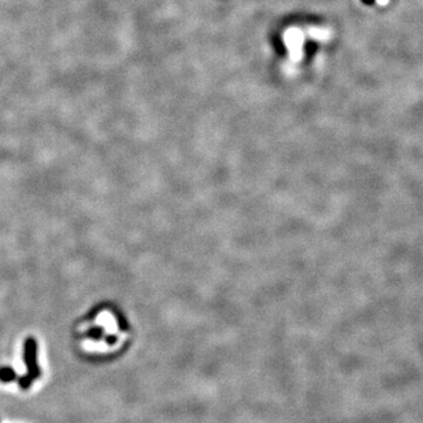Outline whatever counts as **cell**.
<instances>
[{
    "instance_id": "3957f363",
    "label": "cell",
    "mask_w": 423,
    "mask_h": 423,
    "mask_svg": "<svg viewBox=\"0 0 423 423\" xmlns=\"http://www.w3.org/2000/svg\"><path fill=\"white\" fill-rule=\"evenodd\" d=\"M15 380H17V373L14 369L11 367L0 368V381L4 383H9V382H13Z\"/></svg>"
},
{
    "instance_id": "5b68a950",
    "label": "cell",
    "mask_w": 423,
    "mask_h": 423,
    "mask_svg": "<svg viewBox=\"0 0 423 423\" xmlns=\"http://www.w3.org/2000/svg\"><path fill=\"white\" fill-rule=\"evenodd\" d=\"M88 336L89 338H92V339H100L101 338V335H102V329L101 328H92V329H89L88 330Z\"/></svg>"
},
{
    "instance_id": "277c9868",
    "label": "cell",
    "mask_w": 423,
    "mask_h": 423,
    "mask_svg": "<svg viewBox=\"0 0 423 423\" xmlns=\"http://www.w3.org/2000/svg\"><path fill=\"white\" fill-rule=\"evenodd\" d=\"M32 382H33V379H32V377L28 375V374H27V375L20 376L19 380H18L19 387L22 389H24V390L30 389V387L32 385Z\"/></svg>"
},
{
    "instance_id": "6da1fadb",
    "label": "cell",
    "mask_w": 423,
    "mask_h": 423,
    "mask_svg": "<svg viewBox=\"0 0 423 423\" xmlns=\"http://www.w3.org/2000/svg\"><path fill=\"white\" fill-rule=\"evenodd\" d=\"M36 342L33 338H27L24 346V361H25L28 375L32 379H39L40 377V368L36 362Z\"/></svg>"
},
{
    "instance_id": "7a4b0ae2",
    "label": "cell",
    "mask_w": 423,
    "mask_h": 423,
    "mask_svg": "<svg viewBox=\"0 0 423 423\" xmlns=\"http://www.w3.org/2000/svg\"><path fill=\"white\" fill-rule=\"evenodd\" d=\"M285 43L290 51V58L293 61H299L302 58L303 34L297 27L289 28L285 34Z\"/></svg>"
}]
</instances>
